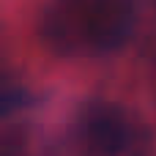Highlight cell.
I'll return each mask as SVG.
<instances>
[{
	"mask_svg": "<svg viewBox=\"0 0 156 156\" xmlns=\"http://www.w3.org/2000/svg\"><path fill=\"white\" fill-rule=\"evenodd\" d=\"M132 25V0H52L41 16V36L60 55H101L118 49Z\"/></svg>",
	"mask_w": 156,
	"mask_h": 156,
	"instance_id": "cell-1",
	"label": "cell"
},
{
	"mask_svg": "<svg viewBox=\"0 0 156 156\" xmlns=\"http://www.w3.org/2000/svg\"><path fill=\"white\" fill-rule=\"evenodd\" d=\"M132 123L115 104H88L77 118V143L85 156H121L129 148Z\"/></svg>",
	"mask_w": 156,
	"mask_h": 156,
	"instance_id": "cell-2",
	"label": "cell"
}]
</instances>
